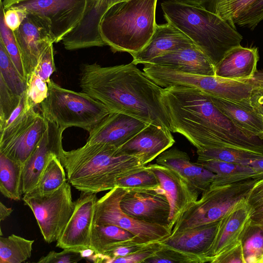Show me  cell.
Here are the masks:
<instances>
[{"label":"cell","instance_id":"obj_1","mask_svg":"<svg viewBox=\"0 0 263 263\" xmlns=\"http://www.w3.org/2000/svg\"><path fill=\"white\" fill-rule=\"evenodd\" d=\"M80 86L82 92L112 111L127 115L148 124L163 126L172 132L162 101L163 88L132 62L107 67L97 63L84 64Z\"/></svg>","mask_w":263,"mask_h":263},{"label":"cell","instance_id":"obj_2","mask_svg":"<svg viewBox=\"0 0 263 263\" xmlns=\"http://www.w3.org/2000/svg\"><path fill=\"white\" fill-rule=\"evenodd\" d=\"M162 101L172 132L183 135L197 150L231 147L250 150L258 136L238 126L199 89L180 85L163 88Z\"/></svg>","mask_w":263,"mask_h":263},{"label":"cell","instance_id":"obj_3","mask_svg":"<svg viewBox=\"0 0 263 263\" xmlns=\"http://www.w3.org/2000/svg\"><path fill=\"white\" fill-rule=\"evenodd\" d=\"M61 161L73 187L95 193L114 189L119 178L146 167L138 157L104 144H85L76 149L64 151Z\"/></svg>","mask_w":263,"mask_h":263},{"label":"cell","instance_id":"obj_4","mask_svg":"<svg viewBox=\"0 0 263 263\" xmlns=\"http://www.w3.org/2000/svg\"><path fill=\"white\" fill-rule=\"evenodd\" d=\"M161 6L166 22L186 35L215 66L243 39L236 27L208 10L173 0Z\"/></svg>","mask_w":263,"mask_h":263},{"label":"cell","instance_id":"obj_5","mask_svg":"<svg viewBox=\"0 0 263 263\" xmlns=\"http://www.w3.org/2000/svg\"><path fill=\"white\" fill-rule=\"evenodd\" d=\"M158 0H126L106 12L99 26L101 38L113 52L130 55L140 51L151 38L156 26Z\"/></svg>","mask_w":263,"mask_h":263},{"label":"cell","instance_id":"obj_6","mask_svg":"<svg viewBox=\"0 0 263 263\" xmlns=\"http://www.w3.org/2000/svg\"><path fill=\"white\" fill-rule=\"evenodd\" d=\"M47 83V97L39 105L41 114L64 129L77 127L89 133L114 112L85 92L63 88L51 79Z\"/></svg>","mask_w":263,"mask_h":263},{"label":"cell","instance_id":"obj_7","mask_svg":"<svg viewBox=\"0 0 263 263\" xmlns=\"http://www.w3.org/2000/svg\"><path fill=\"white\" fill-rule=\"evenodd\" d=\"M143 65V71L145 74L161 87L171 85L184 86L231 101L238 102L249 101L251 87L247 80L185 73L149 63Z\"/></svg>","mask_w":263,"mask_h":263},{"label":"cell","instance_id":"obj_8","mask_svg":"<svg viewBox=\"0 0 263 263\" xmlns=\"http://www.w3.org/2000/svg\"><path fill=\"white\" fill-rule=\"evenodd\" d=\"M5 10L15 8L35 15L49 28L54 43L62 41L82 21L89 0H1Z\"/></svg>","mask_w":263,"mask_h":263},{"label":"cell","instance_id":"obj_9","mask_svg":"<svg viewBox=\"0 0 263 263\" xmlns=\"http://www.w3.org/2000/svg\"><path fill=\"white\" fill-rule=\"evenodd\" d=\"M23 200L32 211L45 241L48 243L57 241L75 208L69 183L66 181L46 194L28 193Z\"/></svg>","mask_w":263,"mask_h":263},{"label":"cell","instance_id":"obj_10","mask_svg":"<svg viewBox=\"0 0 263 263\" xmlns=\"http://www.w3.org/2000/svg\"><path fill=\"white\" fill-rule=\"evenodd\" d=\"M127 191L116 186L97 200L93 224H114L134 234L142 243L163 241L172 234L167 227L134 218L123 211L120 201Z\"/></svg>","mask_w":263,"mask_h":263},{"label":"cell","instance_id":"obj_11","mask_svg":"<svg viewBox=\"0 0 263 263\" xmlns=\"http://www.w3.org/2000/svg\"><path fill=\"white\" fill-rule=\"evenodd\" d=\"M47 120L34 108L0 132V153L23 165L40 141Z\"/></svg>","mask_w":263,"mask_h":263},{"label":"cell","instance_id":"obj_12","mask_svg":"<svg viewBox=\"0 0 263 263\" xmlns=\"http://www.w3.org/2000/svg\"><path fill=\"white\" fill-rule=\"evenodd\" d=\"M64 129L47 120V126L42 136L23 165L22 189L23 194L36 186L41 175L51 157L56 155L61 160L64 150L62 134Z\"/></svg>","mask_w":263,"mask_h":263},{"label":"cell","instance_id":"obj_13","mask_svg":"<svg viewBox=\"0 0 263 263\" xmlns=\"http://www.w3.org/2000/svg\"><path fill=\"white\" fill-rule=\"evenodd\" d=\"M220 189L209 188L202 193L201 198L195 202L178 220L171 235L221 220L234 207L237 200L228 199Z\"/></svg>","mask_w":263,"mask_h":263},{"label":"cell","instance_id":"obj_14","mask_svg":"<svg viewBox=\"0 0 263 263\" xmlns=\"http://www.w3.org/2000/svg\"><path fill=\"white\" fill-rule=\"evenodd\" d=\"M24 64L27 81L46 49L54 43L49 28L38 17L27 14L13 31Z\"/></svg>","mask_w":263,"mask_h":263},{"label":"cell","instance_id":"obj_15","mask_svg":"<svg viewBox=\"0 0 263 263\" xmlns=\"http://www.w3.org/2000/svg\"><path fill=\"white\" fill-rule=\"evenodd\" d=\"M75 201L74 211L56 247L62 249L90 248L95 210L98 200L96 193L81 192Z\"/></svg>","mask_w":263,"mask_h":263},{"label":"cell","instance_id":"obj_16","mask_svg":"<svg viewBox=\"0 0 263 263\" xmlns=\"http://www.w3.org/2000/svg\"><path fill=\"white\" fill-rule=\"evenodd\" d=\"M120 206L124 212L134 218L168 228L170 206L162 188L127 191L121 200Z\"/></svg>","mask_w":263,"mask_h":263},{"label":"cell","instance_id":"obj_17","mask_svg":"<svg viewBox=\"0 0 263 263\" xmlns=\"http://www.w3.org/2000/svg\"><path fill=\"white\" fill-rule=\"evenodd\" d=\"M147 166L157 176L170 203L168 228L172 232L180 217L198 200L199 193L173 169L156 163Z\"/></svg>","mask_w":263,"mask_h":263},{"label":"cell","instance_id":"obj_18","mask_svg":"<svg viewBox=\"0 0 263 263\" xmlns=\"http://www.w3.org/2000/svg\"><path fill=\"white\" fill-rule=\"evenodd\" d=\"M116 4L115 0H89L82 21L62 40L65 48L72 50L106 45L100 33V23L106 12Z\"/></svg>","mask_w":263,"mask_h":263},{"label":"cell","instance_id":"obj_19","mask_svg":"<svg viewBox=\"0 0 263 263\" xmlns=\"http://www.w3.org/2000/svg\"><path fill=\"white\" fill-rule=\"evenodd\" d=\"M148 124L127 115L112 112L89 133L86 144L119 148Z\"/></svg>","mask_w":263,"mask_h":263},{"label":"cell","instance_id":"obj_20","mask_svg":"<svg viewBox=\"0 0 263 263\" xmlns=\"http://www.w3.org/2000/svg\"><path fill=\"white\" fill-rule=\"evenodd\" d=\"M175 142L170 130L149 124L119 149L125 154L138 157L146 165Z\"/></svg>","mask_w":263,"mask_h":263},{"label":"cell","instance_id":"obj_21","mask_svg":"<svg viewBox=\"0 0 263 263\" xmlns=\"http://www.w3.org/2000/svg\"><path fill=\"white\" fill-rule=\"evenodd\" d=\"M193 41L171 23L156 24L147 44L139 52L132 54V63L143 64L168 52L195 46Z\"/></svg>","mask_w":263,"mask_h":263},{"label":"cell","instance_id":"obj_22","mask_svg":"<svg viewBox=\"0 0 263 263\" xmlns=\"http://www.w3.org/2000/svg\"><path fill=\"white\" fill-rule=\"evenodd\" d=\"M156 163L177 172L199 194L209 189L216 176L210 171L192 162L186 153L176 147L166 149L159 155Z\"/></svg>","mask_w":263,"mask_h":263},{"label":"cell","instance_id":"obj_23","mask_svg":"<svg viewBox=\"0 0 263 263\" xmlns=\"http://www.w3.org/2000/svg\"><path fill=\"white\" fill-rule=\"evenodd\" d=\"M146 63L185 73L215 76V66L196 45L167 53L155 58Z\"/></svg>","mask_w":263,"mask_h":263},{"label":"cell","instance_id":"obj_24","mask_svg":"<svg viewBox=\"0 0 263 263\" xmlns=\"http://www.w3.org/2000/svg\"><path fill=\"white\" fill-rule=\"evenodd\" d=\"M219 221L171 235L162 243L182 252L206 259L218 230Z\"/></svg>","mask_w":263,"mask_h":263},{"label":"cell","instance_id":"obj_25","mask_svg":"<svg viewBox=\"0 0 263 263\" xmlns=\"http://www.w3.org/2000/svg\"><path fill=\"white\" fill-rule=\"evenodd\" d=\"M259 60L257 48L240 45L229 50L215 66V76L222 78L246 80L253 77Z\"/></svg>","mask_w":263,"mask_h":263},{"label":"cell","instance_id":"obj_26","mask_svg":"<svg viewBox=\"0 0 263 263\" xmlns=\"http://www.w3.org/2000/svg\"><path fill=\"white\" fill-rule=\"evenodd\" d=\"M209 95L214 105L236 125L263 137V117L252 107L250 101L238 102Z\"/></svg>","mask_w":263,"mask_h":263},{"label":"cell","instance_id":"obj_27","mask_svg":"<svg viewBox=\"0 0 263 263\" xmlns=\"http://www.w3.org/2000/svg\"><path fill=\"white\" fill-rule=\"evenodd\" d=\"M23 165L0 153V191L6 198L20 200Z\"/></svg>","mask_w":263,"mask_h":263},{"label":"cell","instance_id":"obj_28","mask_svg":"<svg viewBox=\"0 0 263 263\" xmlns=\"http://www.w3.org/2000/svg\"><path fill=\"white\" fill-rule=\"evenodd\" d=\"M128 240H135L142 243L132 233L117 226L93 224L90 248L94 250L96 253H103L109 246Z\"/></svg>","mask_w":263,"mask_h":263},{"label":"cell","instance_id":"obj_29","mask_svg":"<svg viewBox=\"0 0 263 263\" xmlns=\"http://www.w3.org/2000/svg\"><path fill=\"white\" fill-rule=\"evenodd\" d=\"M34 240L11 234L0 237V263H21L29 258Z\"/></svg>","mask_w":263,"mask_h":263},{"label":"cell","instance_id":"obj_30","mask_svg":"<svg viewBox=\"0 0 263 263\" xmlns=\"http://www.w3.org/2000/svg\"><path fill=\"white\" fill-rule=\"evenodd\" d=\"M197 160H218L249 165L254 160L263 157L262 155L231 147H216L197 150Z\"/></svg>","mask_w":263,"mask_h":263},{"label":"cell","instance_id":"obj_31","mask_svg":"<svg viewBox=\"0 0 263 263\" xmlns=\"http://www.w3.org/2000/svg\"><path fill=\"white\" fill-rule=\"evenodd\" d=\"M64 167L59 158L53 155L42 172L36 186L29 193L44 195L58 189L66 181Z\"/></svg>","mask_w":263,"mask_h":263},{"label":"cell","instance_id":"obj_32","mask_svg":"<svg viewBox=\"0 0 263 263\" xmlns=\"http://www.w3.org/2000/svg\"><path fill=\"white\" fill-rule=\"evenodd\" d=\"M0 78L15 94L22 96L27 89V81L20 74L4 45L0 41Z\"/></svg>","mask_w":263,"mask_h":263},{"label":"cell","instance_id":"obj_33","mask_svg":"<svg viewBox=\"0 0 263 263\" xmlns=\"http://www.w3.org/2000/svg\"><path fill=\"white\" fill-rule=\"evenodd\" d=\"M116 186L127 191L158 190L161 188L157 176L147 165L142 170L118 179Z\"/></svg>","mask_w":263,"mask_h":263},{"label":"cell","instance_id":"obj_34","mask_svg":"<svg viewBox=\"0 0 263 263\" xmlns=\"http://www.w3.org/2000/svg\"><path fill=\"white\" fill-rule=\"evenodd\" d=\"M0 8V41L4 45L15 67L22 77L27 81L26 74L20 51L13 31L9 28L5 23V9L1 1Z\"/></svg>","mask_w":263,"mask_h":263},{"label":"cell","instance_id":"obj_35","mask_svg":"<svg viewBox=\"0 0 263 263\" xmlns=\"http://www.w3.org/2000/svg\"><path fill=\"white\" fill-rule=\"evenodd\" d=\"M208 262L202 257L186 253L162 243L156 253L145 261V263H202Z\"/></svg>","mask_w":263,"mask_h":263},{"label":"cell","instance_id":"obj_36","mask_svg":"<svg viewBox=\"0 0 263 263\" xmlns=\"http://www.w3.org/2000/svg\"><path fill=\"white\" fill-rule=\"evenodd\" d=\"M257 0H223L211 11L235 27L233 21Z\"/></svg>","mask_w":263,"mask_h":263},{"label":"cell","instance_id":"obj_37","mask_svg":"<svg viewBox=\"0 0 263 263\" xmlns=\"http://www.w3.org/2000/svg\"><path fill=\"white\" fill-rule=\"evenodd\" d=\"M48 83L33 72L27 81L26 98L29 108L36 107L46 98Z\"/></svg>","mask_w":263,"mask_h":263},{"label":"cell","instance_id":"obj_38","mask_svg":"<svg viewBox=\"0 0 263 263\" xmlns=\"http://www.w3.org/2000/svg\"><path fill=\"white\" fill-rule=\"evenodd\" d=\"M148 244L140 243L135 240L117 242L109 246L103 253H99L100 261L110 263L114 258L127 256L143 248Z\"/></svg>","mask_w":263,"mask_h":263},{"label":"cell","instance_id":"obj_39","mask_svg":"<svg viewBox=\"0 0 263 263\" xmlns=\"http://www.w3.org/2000/svg\"><path fill=\"white\" fill-rule=\"evenodd\" d=\"M197 164L215 174L214 179L219 178L224 175L235 173H251L253 170L249 165L227 162L218 160L199 161Z\"/></svg>","mask_w":263,"mask_h":263},{"label":"cell","instance_id":"obj_40","mask_svg":"<svg viewBox=\"0 0 263 263\" xmlns=\"http://www.w3.org/2000/svg\"><path fill=\"white\" fill-rule=\"evenodd\" d=\"M21 97L12 92L0 78V129L18 106Z\"/></svg>","mask_w":263,"mask_h":263},{"label":"cell","instance_id":"obj_41","mask_svg":"<svg viewBox=\"0 0 263 263\" xmlns=\"http://www.w3.org/2000/svg\"><path fill=\"white\" fill-rule=\"evenodd\" d=\"M263 21V0H257L233 21V24L252 29Z\"/></svg>","mask_w":263,"mask_h":263},{"label":"cell","instance_id":"obj_42","mask_svg":"<svg viewBox=\"0 0 263 263\" xmlns=\"http://www.w3.org/2000/svg\"><path fill=\"white\" fill-rule=\"evenodd\" d=\"M162 246V241L149 243L143 248L127 256L112 259L110 263H141L154 256Z\"/></svg>","mask_w":263,"mask_h":263},{"label":"cell","instance_id":"obj_43","mask_svg":"<svg viewBox=\"0 0 263 263\" xmlns=\"http://www.w3.org/2000/svg\"><path fill=\"white\" fill-rule=\"evenodd\" d=\"M246 80L249 82L251 87L250 103L263 117V72L256 71L253 78Z\"/></svg>","mask_w":263,"mask_h":263},{"label":"cell","instance_id":"obj_44","mask_svg":"<svg viewBox=\"0 0 263 263\" xmlns=\"http://www.w3.org/2000/svg\"><path fill=\"white\" fill-rule=\"evenodd\" d=\"M81 249L67 248L60 252L51 251L46 256L42 257L37 261L39 263H76L83 257L81 253Z\"/></svg>","mask_w":263,"mask_h":263},{"label":"cell","instance_id":"obj_45","mask_svg":"<svg viewBox=\"0 0 263 263\" xmlns=\"http://www.w3.org/2000/svg\"><path fill=\"white\" fill-rule=\"evenodd\" d=\"M53 45H51L44 52L33 72L47 83L55 71Z\"/></svg>","mask_w":263,"mask_h":263},{"label":"cell","instance_id":"obj_46","mask_svg":"<svg viewBox=\"0 0 263 263\" xmlns=\"http://www.w3.org/2000/svg\"><path fill=\"white\" fill-rule=\"evenodd\" d=\"M263 251V233L258 231L251 236L244 245L247 262H254Z\"/></svg>","mask_w":263,"mask_h":263},{"label":"cell","instance_id":"obj_47","mask_svg":"<svg viewBox=\"0 0 263 263\" xmlns=\"http://www.w3.org/2000/svg\"><path fill=\"white\" fill-rule=\"evenodd\" d=\"M27 13L24 10L9 8L5 10L4 19L6 25L14 31L20 26Z\"/></svg>","mask_w":263,"mask_h":263},{"label":"cell","instance_id":"obj_48","mask_svg":"<svg viewBox=\"0 0 263 263\" xmlns=\"http://www.w3.org/2000/svg\"><path fill=\"white\" fill-rule=\"evenodd\" d=\"M179 3L201 8L210 12L220 2L223 0H173Z\"/></svg>","mask_w":263,"mask_h":263},{"label":"cell","instance_id":"obj_49","mask_svg":"<svg viewBox=\"0 0 263 263\" xmlns=\"http://www.w3.org/2000/svg\"><path fill=\"white\" fill-rule=\"evenodd\" d=\"M13 212V209L11 208L7 207L2 202H0V221L2 222L3 220L6 219L8 216L10 215Z\"/></svg>","mask_w":263,"mask_h":263},{"label":"cell","instance_id":"obj_50","mask_svg":"<svg viewBox=\"0 0 263 263\" xmlns=\"http://www.w3.org/2000/svg\"><path fill=\"white\" fill-rule=\"evenodd\" d=\"M249 165L255 169L263 170V157L253 160Z\"/></svg>","mask_w":263,"mask_h":263},{"label":"cell","instance_id":"obj_51","mask_svg":"<svg viewBox=\"0 0 263 263\" xmlns=\"http://www.w3.org/2000/svg\"><path fill=\"white\" fill-rule=\"evenodd\" d=\"M262 206H263V203H262Z\"/></svg>","mask_w":263,"mask_h":263}]
</instances>
